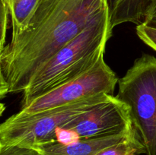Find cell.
Returning a JSON list of instances; mask_svg holds the SVG:
<instances>
[{"label": "cell", "mask_w": 156, "mask_h": 155, "mask_svg": "<svg viewBox=\"0 0 156 155\" xmlns=\"http://www.w3.org/2000/svg\"><path fill=\"white\" fill-rule=\"evenodd\" d=\"M133 129L128 106L111 96L108 101L70 122L62 130L69 131L80 139L126 133Z\"/></svg>", "instance_id": "obj_6"}, {"label": "cell", "mask_w": 156, "mask_h": 155, "mask_svg": "<svg viewBox=\"0 0 156 155\" xmlns=\"http://www.w3.org/2000/svg\"><path fill=\"white\" fill-rule=\"evenodd\" d=\"M112 30L109 5L74 39L57 50L34 71L23 92L21 107L94 66L105 56V46Z\"/></svg>", "instance_id": "obj_2"}, {"label": "cell", "mask_w": 156, "mask_h": 155, "mask_svg": "<svg viewBox=\"0 0 156 155\" xmlns=\"http://www.w3.org/2000/svg\"><path fill=\"white\" fill-rule=\"evenodd\" d=\"M10 17L9 9L5 0H1V39H0V51L6 45V33H7L9 18Z\"/></svg>", "instance_id": "obj_12"}, {"label": "cell", "mask_w": 156, "mask_h": 155, "mask_svg": "<svg viewBox=\"0 0 156 155\" xmlns=\"http://www.w3.org/2000/svg\"><path fill=\"white\" fill-rule=\"evenodd\" d=\"M110 0H41L25 30L0 51V95L23 93L34 71L74 39Z\"/></svg>", "instance_id": "obj_1"}, {"label": "cell", "mask_w": 156, "mask_h": 155, "mask_svg": "<svg viewBox=\"0 0 156 155\" xmlns=\"http://www.w3.org/2000/svg\"><path fill=\"white\" fill-rule=\"evenodd\" d=\"M136 34L144 43L156 52V28L140 24L136 26Z\"/></svg>", "instance_id": "obj_11"}, {"label": "cell", "mask_w": 156, "mask_h": 155, "mask_svg": "<svg viewBox=\"0 0 156 155\" xmlns=\"http://www.w3.org/2000/svg\"><path fill=\"white\" fill-rule=\"evenodd\" d=\"M111 96L101 94L36 113L15 114L0 126V147L18 145L34 148L57 141L56 135L59 131L79 116L108 101Z\"/></svg>", "instance_id": "obj_3"}, {"label": "cell", "mask_w": 156, "mask_h": 155, "mask_svg": "<svg viewBox=\"0 0 156 155\" xmlns=\"http://www.w3.org/2000/svg\"><path fill=\"white\" fill-rule=\"evenodd\" d=\"M12 21V37L25 30L41 0H5Z\"/></svg>", "instance_id": "obj_9"}, {"label": "cell", "mask_w": 156, "mask_h": 155, "mask_svg": "<svg viewBox=\"0 0 156 155\" xmlns=\"http://www.w3.org/2000/svg\"><path fill=\"white\" fill-rule=\"evenodd\" d=\"M118 78L102 56L89 70L76 78L44 93L21 107L19 115H28L69 105L101 94L113 95Z\"/></svg>", "instance_id": "obj_5"}, {"label": "cell", "mask_w": 156, "mask_h": 155, "mask_svg": "<svg viewBox=\"0 0 156 155\" xmlns=\"http://www.w3.org/2000/svg\"><path fill=\"white\" fill-rule=\"evenodd\" d=\"M116 97L129 108L146 154L156 155V57L142 55L119 79Z\"/></svg>", "instance_id": "obj_4"}, {"label": "cell", "mask_w": 156, "mask_h": 155, "mask_svg": "<svg viewBox=\"0 0 156 155\" xmlns=\"http://www.w3.org/2000/svg\"><path fill=\"white\" fill-rule=\"evenodd\" d=\"M0 155H41L35 149L18 145L0 147Z\"/></svg>", "instance_id": "obj_13"}, {"label": "cell", "mask_w": 156, "mask_h": 155, "mask_svg": "<svg viewBox=\"0 0 156 155\" xmlns=\"http://www.w3.org/2000/svg\"><path fill=\"white\" fill-rule=\"evenodd\" d=\"M136 133L129 132L98 138H80L69 143L54 141L35 147L41 155H96L114 144L126 141Z\"/></svg>", "instance_id": "obj_7"}, {"label": "cell", "mask_w": 156, "mask_h": 155, "mask_svg": "<svg viewBox=\"0 0 156 155\" xmlns=\"http://www.w3.org/2000/svg\"><path fill=\"white\" fill-rule=\"evenodd\" d=\"M142 24L156 28V0H152L147 9L144 21Z\"/></svg>", "instance_id": "obj_14"}, {"label": "cell", "mask_w": 156, "mask_h": 155, "mask_svg": "<svg viewBox=\"0 0 156 155\" xmlns=\"http://www.w3.org/2000/svg\"><path fill=\"white\" fill-rule=\"evenodd\" d=\"M152 1L110 0L111 21L113 28L123 23H135L137 25L142 24Z\"/></svg>", "instance_id": "obj_8"}, {"label": "cell", "mask_w": 156, "mask_h": 155, "mask_svg": "<svg viewBox=\"0 0 156 155\" xmlns=\"http://www.w3.org/2000/svg\"><path fill=\"white\" fill-rule=\"evenodd\" d=\"M141 153H146V150L136 132L126 141L107 147L96 155H139Z\"/></svg>", "instance_id": "obj_10"}]
</instances>
